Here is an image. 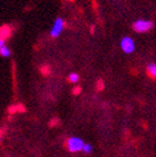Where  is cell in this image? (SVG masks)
Returning <instances> with one entry per match:
<instances>
[{
  "mask_svg": "<svg viewBox=\"0 0 156 157\" xmlns=\"http://www.w3.org/2000/svg\"><path fill=\"white\" fill-rule=\"evenodd\" d=\"M84 151L85 154H90V153L93 151V146L90 145V144L85 143V145H84V147H83V151Z\"/></svg>",
  "mask_w": 156,
  "mask_h": 157,
  "instance_id": "obj_9",
  "label": "cell"
},
{
  "mask_svg": "<svg viewBox=\"0 0 156 157\" xmlns=\"http://www.w3.org/2000/svg\"><path fill=\"white\" fill-rule=\"evenodd\" d=\"M154 24L153 21L147 20V19H137V20L133 24V29L135 33H144L150 31L153 28Z\"/></svg>",
  "mask_w": 156,
  "mask_h": 157,
  "instance_id": "obj_1",
  "label": "cell"
},
{
  "mask_svg": "<svg viewBox=\"0 0 156 157\" xmlns=\"http://www.w3.org/2000/svg\"><path fill=\"white\" fill-rule=\"evenodd\" d=\"M64 28H65V21L61 17H57L55 19L54 24H53V27L50 29V36L53 38H57L59 37V35L63 33Z\"/></svg>",
  "mask_w": 156,
  "mask_h": 157,
  "instance_id": "obj_4",
  "label": "cell"
},
{
  "mask_svg": "<svg viewBox=\"0 0 156 157\" xmlns=\"http://www.w3.org/2000/svg\"><path fill=\"white\" fill-rule=\"evenodd\" d=\"M0 56H1V57H5V58L10 57V56H11V49H10L7 45H5L3 47L0 48Z\"/></svg>",
  "mask_w": 156,
  "mask_h": 157,
  "instance_id": "obj_7",
  "label": "cell"
},
{
  "mask_svg": "<svg viewBox=\"0 0 156 157\" xmlns=\"http://www.w3.org/2000/svg\"><path fill=\"white\" fill-rule=\"evenodd\" d=\"M119 46H120V49H122L125 54H132V52H134V50H135V48H136L135 41L133 40V38H131V37H128V36H125L120 39Z\"/></svg>",
  "mask_w": 156,
  "mask_h": 157,
  "instance_id": "obj_3",
  "label": "cell"
},
{
  "mask_svg": "<svg viewBox=\"0 0 156 157\" xmlns=\"http://www.w3.org/2000/svg\"><path fill=\"white\" fill-rule=\"evenodd\" d=\"M10 35V28L8 26H3L0 28V39L6 40L7 37H9Z\"/></svg>",
  "mask_w": 156,
  "mask_h": 157,
  "instance_id": "obj_6",
  "label": "cell"
},
{
  "mask_svg": "<svg viewBox=\"0 0 156 157\" xmlns=\"http://www.w3.org/2000/svg\"><path fill=\"white\" fill-rule=\"evenodd\" d=\"M5 45H6V40H5V39H0V48H1V47H3Z\"/></svg>",
  "mask_w": 156,
  "mask_h": 157,
  "instance_id": "obj_10",
  "label": "cell"
},
{
  "mask_svg": "<svg viewBox=\"0 0 156 157\" xmlns=\"http://www.w3.org/2000/svg\"><path fill=\"white\" fill-rule=\"evenodd\" d=\"M146 71H147V75L150 76V77L156 78V63H148L146 67Z\"/></svg>",
  "mask_w": 156,
  "mask_h": 157,
  "instance_id": "obj_5",
  "label": "cell"
},
{
  "mask_svg": "<svg viewBox=\"0 0 156 157\" xmlns=\"http://www.w3.org/2000/svg\"><path fill=\"white\" fill-rule=\"evenodd\" d=\"M1 139H2V132H0V142H1Z\"/></svg>",
  "mask_w": 156,
  "mask_h": 157,
  "instance_id": "obj_11",
  "label": "cell"
},
{
  "mask_svg": "<svg viewBox=\"0 0 156 157\" xmlns=\"http://www.w3.org/2000/svg\"><path fill=\"white\" fill-rule=\"evenodd\" d=\"M67 148H68L69 151L72 153H77V151H83V147L85 145V142L79 137L72 136L70 138L67 139Z\"/></svg>",
  "mask_w": 156,
  "mask_h": 157,
  "instance_id": "obj_2",
  "label": "cell"
},
{
  "mask_svg": "<svg viewBox=\"0 0 156 157\" xmlns=\"http://www.w3.org/2000/svg\"><path fill=\"white\" fill-rule=\"evenodd\" d=\"M68 80L70 82H72V84H76L79 80V75L77 73H70L68 76Z\"/></svg>",
  "mask_w": 156,
  "mask_h": 157,
  "instance_id": "obj_8",
  "label": "cell"
}]
</instances>
